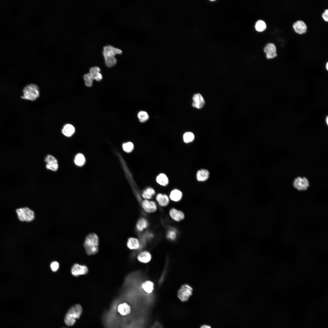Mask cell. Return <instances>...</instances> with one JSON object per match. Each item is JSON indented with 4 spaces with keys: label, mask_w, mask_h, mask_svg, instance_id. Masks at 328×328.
I'll list each match as a JSON object with an SVG mask.
<instances>
[{
    "label": "cell",
    "mask_w": 328,
    "mask_h": 328,
    "mask_svg": "<svg viewBox=\"0 0 328 328\" xmlns=\"http://www.w3.org/2000/svg\"><path fill=\"white\" fill-rule=\"evenodd\" d=\"M102 53L105 65L108 67H111L117 63V60L115 56L117 54H121L122 51L113 46L108 45L103 47Z\"/></svg>",
    "instance_id": "obj_1"
},
{
    "label": "cell",
    "mask_w": 328,
    "mask_h": 328,
    "mask_svg": "<svg viewBox=\"0 0 328 328\" xmlns=\"http://www.w3.org/2000/svg\"><path fill=\"white\" fill-rule=\"evenodd\" d=\"M85 251L89 255L97 253L99 250V239L95 233H90L85 237L84 244Z\"/></svg>",
    "instance_id": "obj_2"
},
{
    "label": "cell",
    "mask_w": 328,
    "mask_h": 328,
    "mask_svg": "<svg viewBox=\"0 0 328 328\" xmlns=\"http://www.w3.org/2000/svg\"><path fill=\"white\" fill-rule=\"evenodd\" d=\"M82 312L81 306L79 304H76L71 307L67 313L64 319L65 323L68 326L73 325L76 322V319H79Z\"/></svg>",
    "instance_id": "obj_3"
},
{
    "label": "cell",
    "mask_w": 328,
    "mask_h": 328,
    "mask_svg": "<svg viewBox=\"0 0 328 328\" xmlns=\"http://www.w3.org/2000/svg\"><path fill=\"white\" fill-rule=\"evenodd\" d=\"M23 95L21 98L26 100L34 101L39 96V92L37 86L30 84L26 86L23 89Z\"/></svg>",
    "instance_id": "obj_4"
},
{
    "label": "cell",
    "mask_w": 328,
    "mask_h": 328,
    "mask_svg": "<svg viewBox=\"0 0 328 328\" xmlns=\"http://www.w3.org/2000/svg\"><path fill=\"white\" fill-rule=\"evenodd\" d=\"M16 212L18 219L21 221L30 222L33 220L35 218L34 211L28 207L17 209Z\"/></svg>",
    "instance_id": "obj_5"
},
{
    "label": "cell",
    "mask_w": 328,
    "mask_h": 328,
    "mask_svg": "<svg viewBox=\"0 0 328 328\" xmlns=\"http://www.w3.org/2000/svg\"><path fill=\"white\" fill-rule=\"evenodd\" d=\"M193 289L189 285L185 284L181 286L178 291L177 296L182 302L187 301L192 294Z\"/></svg>",
    "instance_id": "obj_6"
},
{
    "label": "cell",
    "mask_w": 328,
    "mask_h": 328,
    "mask_svg": "<svg viewBox=\"0 0 328 328\" xmlns=\"http://www.w3.org/2000/svg\"><path fill=\"white\" fill-rule=\"evenodd\" d=\"M294 187L299 191H304L307 189L309 184L307 179L305 177H298L296 178L293 182Z\"/></svg>",
    "instance_id": "obj_7"
},
{
    "label": "cell",
    "mask_w": 328,
    "mask_h": 328,
    "mask_svg": "<svg viewBox=\"0 0 328 328\" xmlns=\"http://www.w3.org/2000/svg\"><path fill=\"white\" fill-rule=\"evenodd\" d=\"M44 161L46 163V167L47 169L53 171H56L58 170V161L53 156L50 155H48L45 157Z\"/></svg>",
    "instance_id": "obj_8"
},
{
    "label": "cell",
    "mask_w": 328,
    "mask_h": 328,
    "mask_svg": "<svg viewBox=\"0 0 328 328\" xmlns=\"http://www.w3.org/2000/svg\"><path fill=\"white\" fill-rule=\"evenodd\" d=\"M87 267L85 265H81L77 264H75L71 269L72 275L75 276L85 275L88 272Z\"/></svg>",
    "instance_id": "obj_9"
},
{
    "label": "cell",
    "mask_w": 328,
    "mask_h": 328,
    "mask_svg": "<svg viewBox=\"0 0 328 328\" xmlns=\"http://www.w3.org/2000/svg\"><path fill=\"white\" fill-rule=\"evenodd\" d=\"M192 105L194 108L200 109L203 108L205 104V100L201 94L197 93L194 94L192 97Z\"/></svg>",
    "instance_id": "obj_10"
},
{
    "label": "cell",
    "mask_w": 328,
    "mask_h": 328,
    "mask_svg": "<svg viewBox=\"0 0 328 328\" xmlns=\"http://www.w3.org/2000/svg\"><path fill=\"white\" fill-rule=\"evenodd\" d=\"M264 51L266 53V57L268 59L273 58L277 56L276 48L273 43L267 44L264 48Z\"/></svg>",
    "instance_id": "obj_11"
},
{
    "label": "cell",
    "mask_w": 328,
    "mask_h": 328,
    "mask_svg": "<svg viewBox=\"0 0 328 328\" xmlns=\"http://www.w3.org/2000/svg\"><path fill=\"white\" fill-rule=\"evenodd\" d=\"M142 206L144 210L148 213H153L157 209L155 202L147 200H144L142 202Z\"/></svg>",
    "instance_id": "obj_12"
},
{
    "label": "cell",
    "mask_w": 328,
    "mask_h": 328,
    "mask_svg": "<svg viewBox=\"0 0 328 328\" xmlns=\"http://www.w3.org/2000/svg\"><path fill=\"white\" fill-rule=\"evenodd\" d=\"M293 28L295 32L298 33L302 34L305 33L307 30V26L304 22L298 20L294 23Z\"/></svg>",
    "instance_id": "obj_13"
},
{
    "label": "cell",
    "mask_w": 328,
    "mask_h": 328,
    "mask_svg": "<svg viewBox=\"0 0 328 328\" xmlns=\"http://www.w3.org/2000/svg\"><path fill=\"white\" fill-rule=\"evenodd\" d=\"M169 215L172 219L176 221H180L184 218V215L183 213L175 208H172L170 210Z\"/></svg>",
    "instance_id": "obj_14"
},
{
    "label": "cell",
    "mask_w": 328,
    "mask_h": 328,
    "mask_svg": "<svg viewBox=\"0 0 328 328\" xmlns=\"http://www.w3.org/2000/svg\"><path fill=\"white\" fill-rule=\"evenodd\" d=\"M152 256L151 254L146 251H142L140 252L137 255V258L140 262L146 263L151 260Z\"/></svg>",
    "instance_id": "obj_15"
},
{
    "label": "cell",
    "mask_w": 328,
    "mask_h": 328,
    "mask_svg": "<svg viewBox=\"0 0 328 328\" xmlns=\"http://www.w3.org/2000/svg\"><path fill=\"white\" fill-rule=\"evenodd\" d=\"M117 310L118 312L121 315L125 316L130 313L131 312V307L128 303L124 302L118 305Z\"/></svg>",
    "instance_id": "obj_16"
},
{
    "label": "cell",
    "mask_w": 328,
    "mask_h": 328,
    "mask_svg": "<svg viewBox=\"0 0 328 328\" xmlns=\"http://www.w3.org/2000/svg\"><path fill=\"white\" fill-rule=\"evenodd\" d=\"M210 173L206 169H202L197 172L196 177L197 180L199 182H203L207 181L209 177Z\"/></svg>",
    "instance_id": "obj_17"
},
{
    "label": "cell",
    "mask_w": 328,
    "mask_h": 328,
    "mask_svg": "<svg viewBox=\"0 0 328 328\" xmlns=\"http://www.w3.org/2000/svg\"><path fill=\"white\" fill-rule=\"evenodd\" d=\"M100 68L97 66L93 67L90 69L89 73L91 74L94 80L97 81H100L102 79V76L100 73Z\"/></svg>",
    "instance_id": "obj_18"
},
{
    "label": "cell",
    "mask_w": 328,
    "mask_h": 328,
    "mask_svg": "<svg viewBox=\"0 0 328 328\" xmlns=\"http://www.w3.org/2000/svg\"><path fill=\"white\" fill-rule=\"evenodd\" d=\"M62 133L65 136L70 137L75 132V128L71 124H67L64 125L62 129Z\"/></svg>",
    "instance_id": "obj_19"
},
{
    "label": "cell",
    "mask_w": 328,
    "mask_h": 328,
    "mask_svg": "<svg viewBox=\"0 0 328 328\" xmlns=\"http://www.w3.org/2000/svg\"><path fill=\"white\" fill-rule=\"evenodd\" d=\"M127 246L130 250H135L139 248L140 244L138 239L135 237H130L128 239Z\"/></svg>",
    "instance_id": "obj_20"
},
{
    "label": "cell",
    "mask_w": 328,
    "mask_h": 328,
    "mask_svg": "<svg viewBox=\"0 0 328 328\" xmlns=\"http://www.w3.org/2000/svg\"><path fill=\"white\" fill-rule=\"evenodd\" d=\"M156 199L159 205L162 207L166 206L169 202L168 197L165 194L159 193L156 196Z\"/></svg>",
    "instance_id": "obj_21"
},
{
    "label": "cell",
    "mask_w": 328,
    "mask_h": 328,
    "mask_svg": "<svg viewBox=\"0 0 328 328\" xmlns=\"http://www.w3.org/2000/svg\"><path fill=\"white\" fill-rule=\"evenodd\" d=\"M142 287L146 293H151L154 290V284L151 281L146 280L142 283Z\"/></svg>",
    "instance_id": "obj_22"
},
{
    "label": "cell",
    "mask_w": 328,
    "mask_h": 328,
    "mask_svg": "<svg viewBox=\"0 0 328 328\" xmlns=\"http://www.w3.org/2000/svg\"><path fill=\"white\" fill-rule=\"evenodd\" d=\"M182 192L178 189H174L170 193L169 197L170 199L174 202L179 201L182 198Z\"/></svg>",
    "instance_id": "obj_23"
},
{
    "label": "cell",
    "mask_w": 328,
    "mask_h": 328,
    "mask_svg": "<svg viewBox=\"0 0 328 328\" xmlns=\"http://www.w3.org/2000/svg\"><path fill=\"white\" fill-rule=\"evenodd\" d=\"M156 181L159 184L163 186L167 185L169 183L168 177L163 173H161L157 176Z\"/></svg>",
    "instance_id": "obj_24"
},
{
    "label": "cell",
    "mask_w": 328,
    "mask_h": 328,
    "mask_svg": "<svg viewBox=\"0 0 328 328\" xmlns=\"http://www.w3.org/2000/svg\"><path fill=\"white\" fill-rule=\"evenodd\" d=\"M85 158L84 155L81 153L77 154L75 156L74 162L75 164L78 166H82L85 162Z\"/></svg>",
    "instance_id": "obj_25"
},
{
    "label": "cell",
    "mask_w": 328,
    "mask_h": 328,
    "mask_svg": "<svg viewBox=\"0 0 328 328\" xmlns=\"http://www.w3.org/2000/svg\"><path fill=\"white\" fill-rule=\"evenodd\" d=\"M155 194L154 190L151 187H148L144 190L142 193V196L146 200L151 199Z\"/></svg>",
    "instance_id": "obj_26"
},
{
    "label": "cell",
    "mask_w": 328,
    "mask_h": 328,
    "mask_svg": "<svg viewBox=\"0 0 328 328\" xmlns=\"http://www.w3.org/2000/svg\"><path fill=\"white\" fill-rule=\"evenodd\" d=\"M148 223L145 219L142 218L140 219L137 223L136 227L139 231H142L147 227Z\"/></svg>",
    "instance_id": "obj_27"
},
{
    "label": "cell",
    "mask_w": 328,
    "mask_h": 328,
    "mask_svg": "<svg viewBox=\"0 0 328 328\" xmlns=\"http://www.w3.org/2000/svg\"><path fill=\"white\" fill-rule=\"evenodd\" d=\"M195 138L194 135L192 132H185L183 136L184 142L186 143H189L193 141Z\"/></svg>",
    "instance_id": "obj_28"
},
{
    "label": "cell",
    "mask_w": 328,
    "mask_h": 328,
    "mask_svg": "<svg viewBox=\"0 0 328 328\" xmlns=\"http://www.w3.org/2000/svg\"><path fill=\"white\" fill-rule=\"evenodd\" d=\"M83 78L86 86L90 87L92 86L94 80L89 73L85 74L84 75Z\"/></svg>",
    "instance_id": "obj_29"
},
{
    "label": "cell",
    "mask_w": 328,
    "mask_h": 328,
    "mask_svg": "<svg viewBox=\"0 0 328 328\" xmlns=\"http://www.w3.org/2000/svg\"><path fill=\"white\" fill-rule=\"evenodd\" d=\"M137 117L139 121L141 122H144L149 119V116L145 111H139L137 114Z\"/></svg>",
    "instance_id": "obj_30"
},
{
    "label": "cell",
    "mask_w": 328,
    "mask_h": 328,
    "mask_svg": "<svg viewBox=\"0 0 328 328\" xmlns=\"http://www.w3.org/2000/svg\"><path fill=\"white\" fill-rule=\"evenodd\" d=\"M266 26L265 22L263 20H259L256 23L255 29L259 32L264 31L266 28Z\"/></svg>",
    "instance_id": "obj_31"
},
{
    "label": "cell",
    "mask_w": 328,
    "mask_h": 328,
    "mask_svg": "<svg viewBox=\"0 0 328 328\" xmlns=\"http://www.w3.org/2000/svg\"><path fill=\"white\" fill-rule=\"evenodd\" d=\"M122 148L123 150L125 152H130L133 149L134 145L131 142H126L123 144Z\"/></svg>",
    "instance_id": "obj_32"
},
{
    "label": "cell",
    "mask_w": 328,
    "mask_h": 328,
    "mask_svg": "<svg viewBox=\"0 0 328 328\" xmlns=\"http://www.w3.org/2000/svg\"><path fill=\"white\" fill-rule=\"evenodd\" d=\"M167 236L168 238L171 240H174L176 237V231L173 229L169 230L167 232Z\"/></svg>",
    "instance_id": "obj_33"
},
{
    "label": "cell",
    "mask_w": 328,
    "mask_h": 328,
    "mask_svg": "<svg viewBox=\"0 0 328 328\" xmlns=\"http://www.w3.org/2000/svg\"><path fill=\"white\" fill-rule=\"evenodd\" d=\"M51 270L53 272H56L58 270L59 268V263L56 261L52 262L50 265Z\"/></svg>",
    "instance_id": "obj_34"
},
{
    "label": "cell",
    "mask_w": 328,
    "mask_h": 328,
    "mask_svg": "<svg viewBox=\"0 0 328 328\" xmlns=\"http://www.w3.org/2000/svg\"><path fill=\"white\" fill-rule=\"evenodd\" d=\"M322 17L323 19L326 21L327 22L328 21V9H327L325 10V12L323 13L322 15Z\"/></svg>",
    "instance_id": "obj_35"
},
{
    "label": "cell",
    "mask_w": 328,
    "mask_h": 328,
    "mask_svg": "<svg viewBox=\"0 0 328 328\" xmlns=\"http://www.w3.org/2000/svg\"><path fill=\"white\" fill-rule=\"evenodd\" d=\"M200 328H211L210 326L207 325H203Z\"/></svg>",
    "instance_id": "obj_36"
},
{
    "label": "cell",
    "mask_w": 328,
    "mask_h": 328,
    "mask_svg": "<svg viewBox=\"0 0 328 328\" xmlns=\"http://www.w3.org/2000/svg\"><path fill=\"white\" fill-rule=\"evenodd\" d=\"M326 122L327 125H328V116H327V117H326Z\"/></svg>",
    "instance_id": "obj_37"
},
{
    "label": "cell",
    "mask_w": 328,
    "mask_h": 328,
    "mask_svg": "<svg viewBox=\"0 0 328 328\" xmlns=\"http://www.w3.org/2000/svg\"><path fill=\"white\" fill-rule=\"evenodd\" d=\"M326 68L327 69V70H328V62L327 63H326Z\"/></svg>",
    "instance_id": "obj_38"
}]
</instances>
